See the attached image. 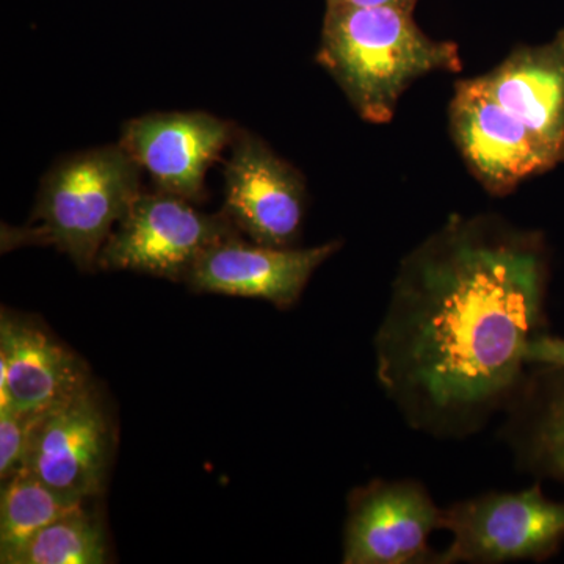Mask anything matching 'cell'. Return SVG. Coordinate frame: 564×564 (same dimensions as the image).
Wrapping results in <instances>:
<instances>
[{
	"instance_id": "ba28073f",
	"label": "cell",
	"mask_w": 564,
	"mask_h": 564,
	"mask_svg": "<svg viewBox=\"0 0 564 564\" xmlns=\"http://www.w3.org/2000/svg\"><path fill=\"white\" fill-rule=\"evenodd\" d=\"M443 508L421 481L373 480L348 496L345 564H437L430 536L441 530Z\"/></svg>"
},
{
	"instance_id": "6da1fadb",
	"label": "cell",
	"mask_w": 564,
	"mask_h": 564,
	"mask_svg": "<svg viewBox=\"0 0 564 564\" xmlns=\"http://www.w3.org/2000/svg\"><path fill=\"white\" fill-rule=\"evenodd\" d=\"M543 234L452 215L404 256L375 336L378 383L417 432L462 440L503 413L545 333Z\"/></svg>"
},
{
	"instance_id": "e0dca14e",
	"label": "cell",
	"mask_w": 564,
	"mask_h": 564,
	"mask_svg": "<svg viewBox=\"0 0 564 564\" xmlns=\"http://www.w3.org/2000/svg\"><path fill=\"white\" fill-rule=\"evenodd\" d=\"M39 415L20 414L9 408H0V477L2 480L24 466L33 425Z\"/></svg>"
},
{
	"instance_id": "8992f818",
	"label": "cell",
	"mask_w": 564,
	"mask_h": 564,
	"mask_svg": "<svg viewBox=\"0 0 564 564\" xmlns=\"http://www.w3.org/2000/svg\"><path fill=\"white\" fill-rule=\"evenodd\" d=\"M113 448V425L90 381L39 415L24 466L63 499L87 503L106 488Z\"/></svg>"
},
{
	"instance_id": "7a4b0ae2",
	"label": "cell",
	"mask_w": 564,
	"mask_h": 564,
	"mask_svg": "<svg viewBox=\"0 0 564 564\" xmlns=\"http://www.w3.org/2000/svg\"><path fill=\"white\" fill-rule=\"evenodd\" d=\"M317 62L362 120L386 124L403 93L426 74L458 73L459 47L434 40L395 7L326 3Z\"/></svg>"
},
{
	"instance_id": "5b68a950",
	"label": "cell",
	"mask_w": 564,
	"mask_h": 564,
	"mask_svg": "<svg viewBox=\"0 0 564 564\" xmlns=\"http://www.w3.org/2000/svg\"><path fill=\"white\" fill-rule=\"evenodd\" d=\"M240 234L223 212L204 214L158 188L141 192L104 243L98 269L185 282L207 251Z\"/></svg>"
},
{
	"instance_id": "ac0fdd59",
	"label": "cell",
	"mask_w": 564,
	"mask_h": 564,
	"mask_svg": "<svg viewBox=\"0 0 564 564\" xmlns=\"http://www.w3.org/2000/svg\"><path fill=\"white\" fill-rule=\"evenodd\" d=\"M525 359L529 366H564V337L538 334L527 347Z\"/></svg>"
},
{
	"instance_id": "277c9868",
	"label": "cell",
	"mask_w": 564,
	"mask_h": 564,
	"mask_svg": "<svg viewBox=\"0 0 564 564\" xmlns=\"http://www.w3.org/2000/svg\"><path fill=\"white\" fill-rule=\"evenodd\" d=\"M452 534L437 564L544 562L564 544V502L536 484L518 492H485L443 508Z\"/></svg>"
},
{
	"instance_id": "4fadbf2b",
	"label": "cell",
	"mask_w": 564,
	"mask_h": 564,
	"mask_svg": "<svg viewBox=\"0 0 564 564\" xmlns=\"http://www.w3.org/2000/svg\"><path fill=\"white\" fill-rule=\"evenodd\" d=\"M478 80L564 161V29L547 43L516 47Z\"/></svg>"
},
{
	"instance_id": "3957f363",
	"label": "cell",
	"mask_w": 564,
	"mask_h": 564,
	"mask_svg": "<svg viewBox=\"0 0 564 564\" xmlns=\"http://www.w3.org/2000/svg\"><path fill=\"white\" fill-rule=\"evenodd\" d=\"M140 180L139 163L120 141L62 159L41 181L31 221L9 243L52 245L82 272H91L140 195Z\"/></svg>"
},
{
	"instance_id": "d6986e66",
	"label": "cell",
	"mask_w": 564,
	"mask_h": 564,
	"mask_svg": "<svg viewBox=\"0 0 564 564\" xmlns=\"http://www.w3.org/2000/svg\"><path fill=\"white\" fill-rule=\"evenodd\" d=\"M419 0H326L329 6L352 7H395L406 11H414Z\"/></svg>"
},
{
	"instance_id": "9c48e42d",
	"label": "cell",
	"mask_w": 564,
	"mask_h": 564,
	"mask_svg": "<svg viewBox=\"0 0 564 564\" xmlns=\"http://www.w3.org/2000/svg\"><path fill=\"white\" fill-rule=\"evenodd\" d=\"M303 174L251 132H236L225 166L223 214L251 242L295 247L306 214Z\"/></svg>"
},
{
	"instance_id": "9a60e30c",
	"label": "cell",
	"mask_w": 564,
	"mask_h": 564,
	"mask_svg": "<svg viewBox=\"0 0 564 564\" xmlns=\"http://www.w3.org/2000/svg\"><path fill=\"white\" fill-rule=\"evenodd\" d=\"M0 492V563L17 564L33 536L80 503L63 499L22 466L3 478Z\"/></svg>"
},
{
	"instance_id": "52a82bcc",
	"label": "cell",
	"mask_w": 564,
	"mask_h": 564,
	"mask_svg": "<svg viewBox=\"0 0 564 564\" xmlns=\"http://www.w3.org/2000/svg\"><path fill=\"white\" fill-rule=\"evenodd\" d=\"M448 128L463 161L489 195L505 196L562 163L518 118L494 101L478 77L456 82Z\"/></svg>"
},
{
	"instance_id": "7c38bea8",
	"label": "cell",
	"mask_w": 564,
	"mask_h": 564,
	"mask_svg": "<svg viewBox=\"0 0 564 564\" xmlns=\"http://www.w3.org/2000/svg\"><path fill=\"white\" fill-rule=\"evenodd\" d=\"M90 381V370L80 356L35 323L2 311L0 408L43 414Z\"/></svg>"
},
{
	"instance_id": "30bf717a",
	"label": "cell",
	"mask_w": 564,
	"mask_h": 564,
	"mask_svg": "<svg viewBox=\"0 0 564 564\" xmlns=\"http://www.w3.org/2000/svg\"><path fill=\"white\" fill-rule=\"evenodd\" d=\"M234 137L231 122L206 111H159L126 122L120 143L158 191L198 203L207 172Z\"/></svg>"
},
{
	"instance_id": "2e32d148",
	"label": "cell",
	"mask_w": 564,
	"mask_h": 564,
	"mask_svg": "<svg viewBox=\"0 0 564 564\" xmlns=\"http://www.w3.org/2000/svg\"><path fill=\"white\" fill-rule=\"evenodd\" d=\"M109 556L101 519L80 503L36 533L17 564H104Z\"/></svg>"
},
{
	"instance_id": "8fae6325",
	"label": "cell",
	"mask_w": 564,
	"mask_h": 564,
	"mask_svg": "<svg viewBox=\"0 0 564 564\" xmlns=\"http://www.w3.org/2000/svg\"><path fill=\"white\" fill-rule=\"evenodd\" d=\"M337 240L311 248H280L234 237L212 248L193 267L185 284L193 292L263 300L289 310L302 299L307 282L340 250Z\"/></svg>"
},
{
	"instance_id": "5bb4252c",
	"label": "cell",
	"mask_w": 564,
	"mask_h": 564,
	"mask_svg": "<svg viewBox=\"0 0 564 564\" xmlns=\"http://www.w3.org/2000/svg\"><path fill=\"white\" fill-rule=\"evenodd\" d=\"M503 414L518 469L564 486V366H530Z\"/></svg>"
}]
</instances>
